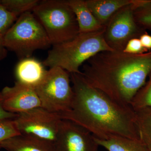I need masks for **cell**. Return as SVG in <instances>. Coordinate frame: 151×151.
<instances>
[{
  "instance_id": "8",
  "label": "cell",
  "mask_w": 151,
  "mask_h": 151,
  "mask_svg": "<svg viewBox=\"0 0 151 151\" xmlns=\"http://www.w3.org/2000/svg\"><path fill=\"white\" fill-rule=\"evenodd\" d=\"M133 1L116 12L105 26L104 39L113 50L123 51L129 41L146 32L135 21Z\"/></svg>"
},
{
  "instance_id": "10",
  "label": "cell",
  "mask_w": 151,
  "mask_h": 151,
  "mask_svg": "<svg viewBox=\"0 0 151 151\" xmlns=\"http://www.w3.org/2000/svg\"><path fill=\"white\" fill-rule=\"evenodd\" d=\"M1 92L3 107L9 113L19 114L41 107L35 88L19 81L14 86L4 87Z\"/></svg>"
},
{
  "instance_id": "13",
  "label": "cell",
  "mask_w": 151,
  "mask_h": 151,
  "mask_svg": "<svg viewBox=\"0 0 151 151\" xmlns=\"http://www.w3.org/2000/svg\"><path fill=\"white\" fill-rule=\"evenodd\" d=\"M77 20L79 33H86L102 30L105 28L86 5L84 0H68Z\"/></svg>"
},
{
  "instance_id": "23",
  "label": "cell",
  "mask_w": 151,
  "mask_h": 151,
  "mask_svg": "<svg viewBox=\"0 0 151 151\" xmlns=\"http://www.w3.org/2000/svg\"><path fill=\"white\" fill-rule=\"evenodd\" d=\"M140 40L143 46L147 50H151V35L145 32L140 36Z\"/></svg>"
},
{
  "instance_id": "11",
  "label": "cell",
  "mask_w": 151,
  "mask_h": 151,
  "mask_svg": "<svg viewBox=\"0 0 151 151\" xmlns=\"http://www.w3.org/2000/svg\"><path fill=\"white\" fill-rule=\"evenodd\" d=\"M47 71L43 63L31 57L20 60L16 66L15 74L17 81L35 88Z\"/></svg>"
},
{
  "instance_id": "21",
  "label": "cell",
  "mask_w": 151,
  "mask_h": 151,
  "mask_svg": "<svg viewBox=\"0 0 151 151\" xmlns=\"http://www.w3.org/2000/svg\"><path fill=\"white\" fill-rule=\"evenodd\" d=\"M123 51L129 54L137 55L143 54L149 51L143 46L139 39L136 38L128 42Z\"/></svg>"
},
{
  "instance_id": "12",
  "label": "cell",
  "mask_w": 151,
  "mask_h": 151,
  "mask_svg": "<svg viewBox=\"0 0 151 151\" xmlns=\"http://www.w3.org/2000/svg\"><path fill=\"white\" fill-rule=\"evenodd\" d=\"M1 147L7 151H56L52 143L21 134L6 140Z\"/></svg>"
},
{
  "instance_id": "19",
  "label": "cell",
  "mask_w": 151,
  "mask_h": 151,
  "mask_svg": "<svg viewBox=\"0 0 151 151\" xmlns=\"http://www.w3.org/2000/svg\"><path fill=\"white\" fill-rule=\"evenodd\" d=\"M150 79L137 92L132 99L130 106L135 111L145 108H151V72Z\"/></svg>"
},
{
  "instance_id": "6",
  "label": "cell",
  "mask_w": 151,
  "mask_h": 151,
  "mask_svg": "<svg viewBox=\"0 0 151 151\" xmlns=\"http://www.w3.org/2000/svg\"><path fill=\"white\" fill-rule=\"evenodd\" d=\"M70 74L59 67L47 70L42 81L35 88L41 107L58 114L69 110L74 97Z\"/></svg>"
},
{
  "instance_id": "14",
  "label": "cell",
  "mask_w": 151,
  "mask_h": 151,
  "mask_svg": "<svg viewBox=\"0 0 151 151\" xmlns=\"http://www.w3.org/2000/svg\"><path fill=\"white\" fill-rule=\"evenodd\" d=\"M85 2L100 24L105 26L111 17L123 7L130 4L133 0H86Z\"/></svg>"
},
{
  "instance_id": "20",
  "label": "cell",
  "mask_w": 151,
  "mask_h": 151,
  "mask_svg": "<svg viewBox=\"0 0 151 151\" xmlns=\"http://www.w3.org/2000/svg\"><path fill=\"white\" fill-rule=\"evenodd\" d=\"M14 119L0 121V150L2 144L8 139L20 135Z\"/></svg>"
},
{
  "instance_id": "7",
  "label": "cell",
  "mask_w": 151,
  "mask_h": 151,
  "mask_svg": "<svg viewBox=\"0 0 151 151\" xmlns=\"http://www.w3.org/2000/svg\"><path fill=\"white\" fill-rule=\"evenodd\" d=\"M14 120L20 134L38 138L54 145L62 119L58 113L40 107L17 114Z\"/></svg>"
},
{
  "instance_id": "16",
  "label": "cell",
  "mask_w": 151,
  "mask_h": 151,
  "mask_svg": "<svg viewBox=\"0 0 151 151\" xmlns=\"http://www.w3.org/2000/svg\"><path fill=\"white\" fill-rule=\"evenodd\" d=\"M18 17L6 10L0 5V60L7 56L8 51L4 46L6 34Z\"/></svg>"
},
{
  "instance_id": "3",
  "label": "cell",
  "mask_w": 151,
  "mask_h": 151,
  "mask_svg": "<svg viewBox=\"0 0 151 151\" xmlns=\"http://www.w3.org/2000/svg\"><path fill=\"white\" fill-rule=\"evenodd\" d=\"M105 28L95 32L79 33L72 40L52 45L43 65L50 68H61L70 74L81 73L80 66L92 57L102 52L114 51L104 39Z\"/></svg>"
},
{
  "instance_id": "18",
  "label": "cell",
  "mask_w": 151,
  "mask_h": 151,
  "mask_svg": "<svg viewBox=\"0 0 151 151\" xmlns=\"http://www.w3.org/2000/svg\"><path fill=\"white\" fill-rule=\"evenodd\" d=\"M40 1L38 0H1V5L18 17L28 12H32Z\"/></svg>"
},
{
  "instance_id": "2",
  "label": "cell",
  "mask_w": 151,
  "mask_h": 151,
  "mask_svg": "<svg viewBox=\"0 0 151 151\" xmlns=\"http://www.w3.org/2000/svg\"><path fill=\"white\" fill-rule=\"evenodd\" d=\"M82 74L90 84L118 103L130 105L151 72V51L131 54L102 52L86 61Z\"/></svg>"
},
{
  "instance_id": "24",
  "label": "cell",
  "mask_w": 151,
  "mask_h": 151,
  "mask_svg": "<svg viewBox=\"0 0 151 151\" xmlns=\"http://www.w3.org/2000/svg\"><path fill=\"white\" fill-rule=\"evenodd\" d=\"M1 4V0H0V5Z\"/></svg>"
},
{
  "instance_id": "1",
  "label": "cell",
  "mask_w": 151,
  "mask_h": 151,
  "mask_svg": "<svg viewBox=\"0 0 151 151\" xmlns=\"http://www.w3.org/2000/svg\"><path fill=\"white\" fill-rule=\"evenodd\" d=\"M74 97L70 109L60 113L88 130L95 138L113 136L141 139L136 112L130 105L116 102L89 84L82 72L70 74Z\"/></svg>"
},
{
  "instance_id": "9",
  "label": "cell",
  "mask_w": 151,
  "mask_h": 151,
  "mask_svg": "<svg viewBox=\"0 0 151 151\" xmlns=\"http://www.w3.org/2000/svg\"><path fill=\"white\" fill-rule=\"evenodd\" d=\"M56 151H98L99 145L88 130L62 119L54 144Z\"/></svg>"
},
{
  "instance_id": "17",
  "label": "cell",
  "mask_w": 151,
  "mask_h": 151,
  "mask_svg": "<svg viewBox=\"0 0 151 151\" xmlns=\"http://www.w3.org/2000/svg\"><path fill=\"white\" fill-rule=\"evenodd\" d=\"M133 4L136 22L144 29L151 30V0H134Z\"/></svg>"
},
{
  "instance_id": "5",
  "label": "cell",
  "mask_w": 151,
  "mask_h": 151,
  "mask_svg": "<svg viewBox=\"0 0 151 151\" xmlns=\"http://www.w3.org/2000/svg\"><path fill=\"white\" fill-rule=\"evenodd\" d=\"M51 45L45 30L31 12L19 17L5 37L6 48L14 52L20 60L31 57L36 50Z\"/></svg>"
},
{
  "instance_id": "22",
  "label": "cell",
  "mask_w": 151,
  "mask_h": 151,
  "mask_svg": "<svg viewBox=\"0 0 151 151\" xmlns=\"http://www.w3.org/2000/svg\"><path fill=\"white\" fill-rule=\"evenodd\" d=\"M3 96L0 92V121L6 119H14L17 116V114H14L7 112L4 109L3 104Z\"/></svg>"
},
{
  "instance_id": "15",
  "label": "cell",
  "mask_w": 151,
  "mask_h": 151,
  "mask_svg": "<svg viewBox=\"0 0 151 151\" xmlns=\"http://www.w3.org/2000/svg\"><path fill=\"white\" fill-rule=\"evenodd\" d=\"M94 139L99 146L103 147L108 151H150L141 139L121 136H113L105 140L95 137Z\"/></svg>"
},
{
  "instance_id": "4",
  "label": "cell",
  "mask_w": 151,
  "mask_h": 151,
  "mask_svg": "<svg viewBox=\"0 0 151 151\" xmlns=\"http://www.w3.org/2000/svg\"><path fill=\"white\" fill-rule=\"evenodd\" d=\"M32 12L45 30L51 45L72 40L79 34L76 17L67 1H40Z\"/></svg>"
}]
</instances>
